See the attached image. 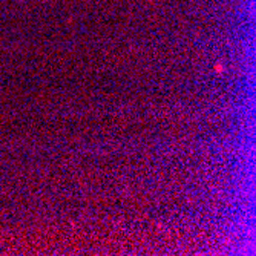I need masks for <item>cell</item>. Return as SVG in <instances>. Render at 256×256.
Listing matches in <instances>:
<instances>
[{"instance_id":"obj_1","label":"cell","mask_w":256,"mask_h":256,"mask_svg":"<svg viewBox=\"0 0 256 256\" xmlns=\"http://www.w3.org/2000/svg\"><path fill=\"white\" fill-rule=\"evenodd\" d=\"M215 71H216V72L219 74V72H222L224 69H222V66H221V64H215Z\"/></svg>"}]
</instances>
